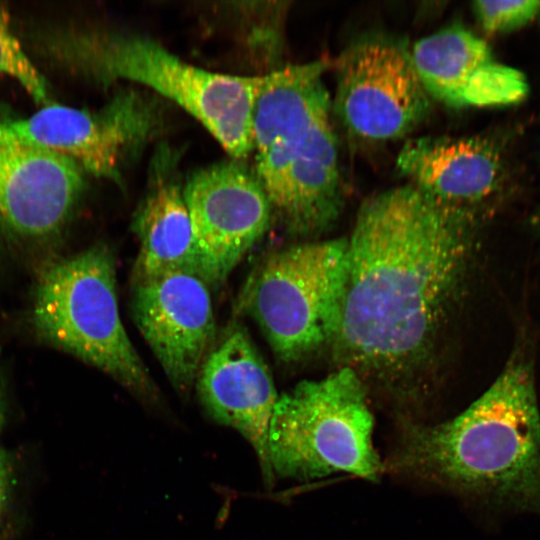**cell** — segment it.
Segmentation results:
<instances>
[{"mask_svg": "<svg viewBox=\"0 0 540 540\" xmlns=\"http://www.w3.org/2000/svg\"><path fill=\"white\" fill-rule=\"evenodd\" d=\"M471 229L408 183L362 203L332 341L351 369L398 371L426 352L464 275Z\"/></svg>", "mask_w": 540, "mask_h": 540, "instance_id": "6da1fadb", "label": "cell"}, {"mask_svg": "<svg viewBox=\"0 0 540 540\" xmlns=\"http://www.w3.org/2000/svg\"><path fill=\"white\" fill-rule=\"evenodd\" d=\"M392 471L540 512V415L532 368L512 357L464 412L438 425L408 424Z\"/></svg>", "mask_w": 540, "mask_h": 540, "instance_id": "7a4b0ae2", "label": "cell"}, {"mask_svg": "<svg viewBox=\"0 0 540 540\" xmlns=\"http://www.w3.org/2000/svg\"><path fill=\"white\" fill-rule=\"evenodd\" d=\"M315 60L264 74L252 112L255 174L288 229L319 232L344 202L332 99Z\"/></svg>", "mask_w": 540, "mask_h": 540, "instance_id": "3957f363", "label": "cell"}, {"mask_svg": "<svg viewBox=\"0 0 540 540\" xmlns=\"http://www.w3.org/2000/svg\"><path fill=\"white\" fill-rule=\"evenodd\" d=\"M35 46L52 64L103 86L144 85L198 120L236 160L253 152L252 112L264 74L236 76L190 64L138 34L86 26L49 28Z\"/></svg>", "mask_w": 540, "mask_h": 540, "instance_id": "277c9868", "label": "cell"}, {"mask_svg": "<svg viewBox=\"0 0 540 540\" xmlns=\"http://www.w3.org/2000/svg\"><path fill=\"white\" fill-rule=\"evenodd\" d=\"M114 256L95 245L41 274L32 319L47 343L100 369L144 404L159 392L122 323Z\"/></svg>", "mask_w": 540, "mask_h": 540, "instance_id": "5b68a950", "label": "cell"}, {"mask_svg": "<svg viewBox=\"0 0 540 540\" xmlns=\"http://www.w3.org/2000/svg\"><path fill=\"white\" fill-rule=\"evenodd\" d=\"M373 416L358 373L345 366L304 380L278 397L269 427L274 475L297 480L346 472L376 481L383 465L372 444Z\"/></svg>", "mask_w": 540, "mask_h": 540, "instance_id": "8992f818", "label": "cell"}, {"mask_svg": "<svg viewBox=\"0 0 540 540\" xmlns=\"http://www.w3.org/2000/svg\"><path fill=\"white\" fill-rule=\"evenodd\" d=\"M347 239L295 244L273 252L249 277L240 305L275 355L295 362L332 342L344 285Z\"/></svg>", "mask_w": 540, "mask_h": 540, "instance_id": "52a82bcc", "label": "cell"}, {"mask_svg": "<svg viewBox=\"0 0 540 540\" xmlns=\"http://www.w3.org/2000/svg\"><path fill=\"white\" fill-rule=\"evenodd\" d=\"M333 111L345 128L366 141L411 133L431 111V98L399 39L369 34L353 41L336 65Z\"/></svg>", "mask_w": 540, "mask_h": 540, "instance_id": "ba28073f", "label": "cell"}, {"mask_svg": "<svg viewBox=\"0 0 540 540\" xmlns=\"http://www.w3.org/2000/svg\"><path fill=\"white\" fill-rule=\"evenodd\" d=\"M155 117L144 100L122 93L99 112L50 103L27 117L0 110V130L33 146L65 156L84 172L120 182V168L150 136Z\"/></svg>", "mask_w": 540, "mask_h": 540, "instance_id": "9c48e42d", "label": "cell"}, {"mask_svg": "<svg viewBox=\"0 0 540 540\" xmlns=\"http://www.w3.org/2000/svg\"><path fill=\"white\" fill-rule=\"evenodd\" d=\"M183 196L204 280L217 286L267 231L273 212L268 196L255 172L236 159L195 171Z\"/></svg>", "mask_w": 540, "mask_h": 540, "instance_id": "30bf717a", "label": "cell"}, {"mask_svg": "<svg viewBox=\"0 0 540 540\" xmlns=\"http://www.w3.org/2000/svg\"><path fill=\"white\" fill-rule=\"evenodd\" d=\"M133 285L135 324L175 390L187 394L215 338L209 286L186 272Z\"/></svg>", "mask_w": 540, "mask_h": 540, "instance_id": "8fae6325", "label": "cell"}, {"mask_svg": "<svg viewBox=\"0 0 540 540\" xmlns=\"http://www.w3.org/2000/svg\"><path fill=\"white\" fill-rule=\"evenodd\" d=\"M84 190L73 160L0 130V236L29 242L58 235Z\"/></svg>", "mask_w": 540, "mask_h": 540, "instance_id": "7c38bea8", "label": "cell"}, {"mask_svg": "<svg viewBox=\"0 0 540 540\" xmlns=\"http://www.w3.org/2000/svg\"><path fill=\"white\" fill-rule=\"evenodd\" d=\"M202 406L215 422L236 429L256 452L264 484L275 475L269 427L278 394L262 356L240 325L228 329L206 356L196 379Z\"/></svg>", "mask_w": 540, "mask_h": 540, "instance_id": "4fadbf2b", "label": "cell"}, {"mask_svg": "<svg viewBox=\"0 0 540 540\" xmlns=\"http://www.w3.org/2000/svg\"><path fill=\"white\" fill-rule=\"evenodd\" d=\"M396 168L437 208L471 224L502 191L505 177L496 145L480 137L412 138Z\"/></svg>", "mask_w": 540, "mask_h": 540, "instance_id": "5bb4252c", "label": "cell"}, {"mask_svg": "<svg viewBox=\"0 0 540 540\" xmlns=\"http://www.w3.org/2000/svg\"><path fill=\"white\" fill-rule=\"evenodd\" d=\"M410 52L430 98L448 107L510 105L528 93L523 73L498 62L488 44L462 25L421 38Z\"/></svg>", "mask_w": 540, "mask_h": 540, "instance_id": "9a60e30c", "label": "cell"}, {"mask_svg": "<svg viewBox=\"0 0 540 540\" xmlns=\"http://www.w3.org/2000/svg\"><path fill=\"white\" fill-rule=\"evenodd\" d=\"M147 184L133 220L139 240L133 284L175 272L195 274L204 280L183 188L178 181L176 152L168 147L159 148Z\"/></svg>", "mask_w": 540, "mask_h": 540, "instance_id": "2e32d148", "label": "cell"}, {"mask_svg": "<svg viewBox=\"0 0 540 540\" xmlns=\"http://www.w3.org/2000/svg\"><path fill=\"white\" fill-rule=\"evenodd\" d=\"M3 77L17 81L35 102L43 106L51 103L45 78L12 32L10 15L0 4V78Z\"/></svg>", "mask_w": 540, "mask_h": 540, "instance_id": "e0dca14e", "label": "cell"}, {"mask_svg": "<svg viewBox=\"0 0 540 540\" xmlns=\"http://www.w3.org/2000/svg\"><path fill=\"white\" fill-rule=\"evenodd\" d=\"M473 12L488 33H505L521 28L540 12V1H475Z\"/></svg>", "mask_w": 540, "mask_h": 540, "instance_id": "ac0fdd59", "label": "cell"}, {"mask_svg": "<svg viewBox=\"0 0 540 540\" xmlns=\"http://www.w3.org/2000/svg\"><path fill=\"white\" fill-rule=\"evenodd\" d=\"M12 468L7 451L0 447V517L6 504Z\"/></svg>", "mask_w": 540, "mask_h": 540, "instance_id": "d6986e66", "label": "cell"}, {"mask_svg": "<svg viewBox=\"0 0 540 540\" xmlns=\"http://www.w3.org/2000/svg\"><path fill=\"white\" fill-rule=\"evenodd\" d=\"M4 417H5V414H4V401H3V394H2L1 385H0V432H1L2 427L4 425Z\"/></svg>", "mask_w": 540, "mask_h": 540, "instance_id": "ffe728a7", "label": "cell"}]
</instances>
